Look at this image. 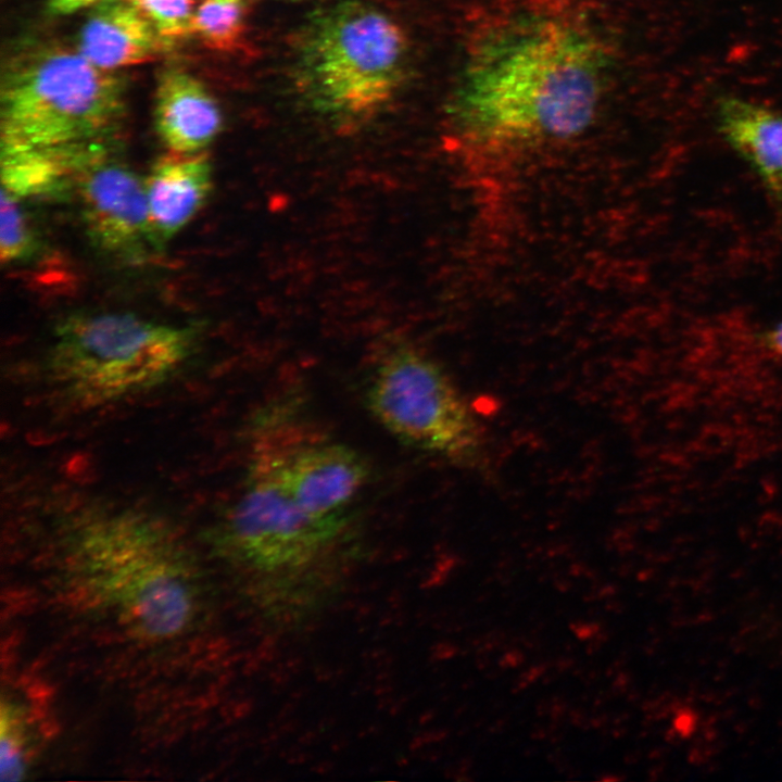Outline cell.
<instances>
[{
    "label": "cell",
    "mask_w": 782,
    "mask_h": 782,
    "mask_svg": "<svg viewBox=\"0 0 782 782\" xmlns=\"http://www.w3.org/2000/svg\"><path fill=\"white\" fill-rule=\"evenodd\" d=\"M212 532L247 603L279 632L303 629L337 604L360 555L348 518L303 512L267 452L253 456L242 495Z\"/></svg>",
    "instance_id": "2"
},
{
    "label": "cell",
    "mask_w": 782,
    "mask_h": 782,
    "mask_svg": "<svg viewBox=\"0 0 782 782\" xmlns=\"http://www.w3.org/2000/svg\"><path fill=\"white\" fill-rule=\"evenodd\" d=\"M99 0H48L53 14L66 15L97 3Z\"/></svg>",
    "instance_id": "18"
},
{
    "label": "cell",
    "mask_w": 782,
    "mask_h": 782,
    "mask_svg": "<svg viewBox=\"0 0 782 782\" xmlns=\"http://www.w3.org/2000/svg\"><path fill=\"white\" fill-rule=\"evenodd\" d=\"M715 112L723 140L782 206V113L736 96H721Z\"/></svg>",
    "instance_id": "13"
},
{
    "label": "cell",
    "mask_w": 782,
    "mask_h": 782,
    "mask_svg": "<svg viewBox=\"0 0 782 782\" xmlns=\"http://www.w3.org/2000/svg\"><path fill=\"white\" fill-rule=\"evenodd\" d=\"M201 328L167 325L133 313H75L54 328L46 361L67 400L98 406L155 389L193 355Z\"/></svg>",
    "instance_id": "6"
},
{
    "label": "cell",
    "mask_w": 782,
    "mask_h": 782,
    "mask_svg": "<svg viewBox=\"0 0 782 782\" xmlns=\"http://www.w3.org/2000/svg\"><path fill=\"white\" fill-rule=\"evenodd\" d=\"M192 4L193 0H139L135 3L167 41L191 34Z\"/></svg>",
    "instance_id": "17"
},
{
    "label": "cell",
    "mask_w": 782,
    "mask_h": 782,
    "mask_svg": "<svg viewBox=\"0 0 782 782\" xmlns=\"http://www.w3.org/2000/svg\"><path fill=\"white\" fill-rule=\"evenodd\" d=\"M367 405L390 433L416 449L462 466L482 462V427L449 375L415 350L400 349L382 360Z\"/></svg>",
    "instance_id": "7"
},
{
    "label": "cell",
    "mask_w": 782,
    "mask_h": 782,
    "mask_svg": "<svg viewBox=\"0 0 782 782\" xmlns=\"http://www.w3.org/2000/svg\"><path fill=\"white\" fill-rule=\"evenodd\" d=\"M66 560L87 596L139 639L175 638L193 619V562L173 529L152 514L137 508L85 514L67 537Z\"/></svg>",
    "instance_id": "3"
},
{
    "label": "cell",
    "mask_w": 782,
    "mask_h": 782,
    "mask_svg": "<svg viewBox=\"0 0 782 782\" xmlns=\"http://www.w3.org/2000/svg\"><path fill=\"white\" fill-rule=\"evenodd\" d=\"M245 17V0H202L193 11L191 34L209 48L230 51L243 36Z\"/></svg>",
    "instance_id": "15"
},
{
    "label": "cell",
    "mask_w": 782,
    "mask_h": 782,
    "mask_svg": "<svg viewBox=\"0 0 782 782\" xmlns=\"http://www.w3.org/2000/svg\"><path fill=\"white\" fill-rule=\"evenodd\" d=\"M762 340L768 350L782 358V321L768 329Z\"/></svg>",
    "instance_id": "19"
},
{
    "label": "cell",
    "mask_w": 782,
    "mask_h": 782,
    "mask_svg": "<svg viewBox=\"0 0 782 782\" xmlns=\"http://www.w3.org/2000/svg\"><path fill=\"white\" fill-rule=\"evenodd\" d=\"M1 149L106 143L125 115V84L59 43L27 48L1 80Z\"/></svg>",
    "instance_id": "5"
},
{
    "label": "cell",
    "mask_w": 782,
    "mask_h": 782,
    "mask_svg": "<svg viewBox=\"0 0 782 782\" xmlns=\"http://www.w3.org/2000/svg\"><path fill=\"white\" fill-rule=\"evenodd\" d=\"M607 61L600 41L570 22L517 18L470 53L451 103L455 129L487 148L576 137L598 110Z\"/></svg>",
    "instance_id": "1"
},
{
    "label": "cell",
    "mask_w": 782,
    "mask_h": 782,
    "mask_svg": "<svg viewBox=\"0 0 782 782\" xmlns=\"http://www.w3.org/2000/svg\"><path fill=\"white\" fill-rule=\"evenodd\" d=\"M167 45L129 0H99L80 29L77 50L111 71L153 60Z\"/></svg>",
    "instance_id": "11"
},
{
    "label": "cell",
    "mask_w": 782,
    "mask_h": 782,
    "mask_svg": "<svg viewBox=\"0 0 782 782\" xmlns=\"http://www.w3.org/2000/svg\"><path fill=\"white\" fill-rule=\"evenodd\" d=\"M279 482L305 513L325 518L342 508L363 488L368 466L353 449L339 443L302 449L286 457L270 455Z\"/></svg>",
    "instance_id": "9"
},
{
    "label": "cell",
    "mask_w": 782,
    "mask_h": 782,
    "mask_svg": "<svg viewBox=\"0 0 782 782\" xmlns=\"http://www.w3.org/2000/svg\"><path fill=\"white\" fill-rule=\"evenodd\" d=\"M21 199L1 189L0 255L2 263L24 261L37 248L36 237L26 214L20 206Z\"/></svg>",
    "instance_id": "16"
},
{
    "label": "cell",
    "mask_w": 782,
    "mask_h": 782,
    "mask_svg": "<svg viewBox=\"0 0 782 782\" xmlns=\"http://www.w3.org/2000/svg\"><path fill=\"white\" fill-rule=\"evenodd\" d=\"M38 716L22 702L8 698L1 703V780L22 779L36 753Z\"/></svg>",
    "instance_id": "14"
},
{
    "label": "cell",
    "mask_w": 782,
    "mask_h": 782,
    "mask_svg": "<svg viewBox=\"0 0 782 782\" xmlns=\"http://www.w3.org/2000/svg\"><path fill=\"white\" fill-rule=\"evenodd\" d=\"M106 151L75 174L81 220L91 243L114 255H136L150 243L144 180Z\"/></svg>",
    "instance_id": "8"
},
{
    "label": "cell",
    "mask_w": 782,
    "mask_h": 782,
    "mask_svg": "<svg viewBox=\"0 0 782 782\" xmlns=\"http://www.w3.org/2000/svg\"><path fill=\"white\" fill-rule=\"evenodd\" d=\"M294 43L299 93L312 110L338 124L373 117L406 77L405 31L387 12L364 1H342L314 13Z\"/></svg>",
    "instance_id": "4"
},
{
    "label": "cell",
    "mask_w": 782,
    "mask_h": 782,
    "mask_svg": "<svg viewBox=\"0 0 782 782\" xmlns=\"http://www.w3.org/2000/svg\"><path fill=\"white\" fill-rule=\"evenodd\" d=\"M155 129L169 151L200 152L222 129L217 102L204 85L188 72L164 68L157 78Z\"/></svg>",
    "instance_id": "12"
},
{
    "label": "cell",
    "mask_w": 782,
    "mask_h": 782,
    "mask_svg": "<svg viewBox=\"0 0 782 782\" xmlns=\"http://www.w3.org/2000/svg\"><path fill=\"white\" fill-rule=\"evenodd\" d=\"M144 185L150 242L159 248L178 234L204 205L213 186L212 164L203 151H169L152 164Z\"/></svg>",
    "instance_id": "10"
}]
</instances>
